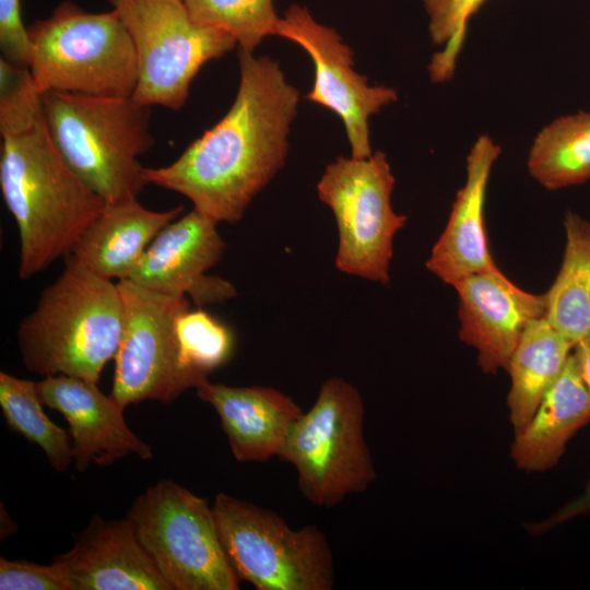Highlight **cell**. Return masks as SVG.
Returning a JSON list of instances; mask_svg holds the SVG:
<instances>
[{
  "instance_id": "1",
  "label": "cell",
  "mask_w": 590,
  "mask_h": 590,
  "mask_svg": "<svg viewBox=\"0 0 590 590\" xmlns=\"http://www.w3.org/2000/svg\"><path fill=\"white\" fill-rule=\"evenodd\" d=\"M239 85L228 111L173 163L144 167L145 181L189 199L216 223H237L283 167L299 93L279 63L239 49Z\"/></svg>"
},
{
  "instance_id": "2",
  "label": "cell",
  "mask_w": 590,
  "mask_h": 590,
  "mask_svg": "<svg viewBox=\"0 0 590 590\" xmlns=\"http://www.w3.org/2000/svg\"><path fill=\"white\" fill-rule=\"evenodd\" d=\"M1 139V193L19 229V276L27 280L69 256L106 202L63 160L45 120Z\"/></svg>"
},
{
  "instance_id": "3",
  "label": "cell",
  "mask_w": 590,
  "mask_h": 590,
  "mask_svg": "<svg viewBox=\"0 0 590 590\" xmlns=\"http://www.w3.org/2000/svg\"><path fill=\"white\" fill-rule=\"evenodd\" d=\"M61 274L40 293L34 310L19 324L17 344L25 368L92 382L115 359L123 328L117 283L104 279L72 255Z\"/></svg>"
},
{
  "instance_id": "4",
  "label": "cell",
  "mask_w": 590,
  "mask_h": 590,
  "mask_svg": "<svg viewBox=\"0 0 590 590\" xmlns=\"http://www.w3.org/2000/svg\"><path fill=\"white\" fill-rule=\"evenodd\" d=\"M50 138L71 169L106 203L138 199L148 185L139 157L155 144L151 107L132 97L47 91Z\"/></svg>"
},
{
  "instance_id": "5",
  "label": "cell",
  "mask_w": 590,
  "mask_h": 590,
  "mask_svg": "<svg viewBox=\"0 0 590 590\" xmlns=\"http://www.w3.org/2000/svg\"><path fill=\"white\" fill-rule=\"evenodd\" d=\"M27 30L28 69L42 94L132 97L139 76L137 54L114 10L92 13L67 0Z\"/></svg>"
},
{
  "instance_id": "6",
  "label": "cell",
  "mask_w": 590,
  "mask_h": 590,
  "mask_svg": "<svg viewBox=\"0 0 590 590\" xmlns=\"http://www.w3.org/2000/svg\"><path fill=\"white\" fill-rule=\"evenodd\" d=\"M365 405L355 386L331 377L293 424L279 458L292 464L302 495L332 508L365 492L377 473L364 436Z\"/></svg>"
},
{
  "instance_id": "7",
  "label": "cell",
  "mask_w": 590,
  "mask_h": 590,
  "mask_svg": "<svg viewBox=\"0 0 590 590\" xmlns=\"http://www.w3.org/2000/svg\"><path fill=\"white\" fill-rule=\"evenodd\" d=\"M212 510L239 579L257 590L333 588V554L317 526L293 530L275 511L225 493L215 496Z\"/></svg>"
},
{
  "instance_id": "8",
  "label": "cell",
  "mask_w": 590,
  "mask_h": 590,
  "mask_svg": "<svg viewBox=\"0 0 590 590\" xmlns=\"http://www.w3.org/2000/svg\"><path fill=\"white\" fill-rule=\"evenodd\" d=\"M172 590H238L212 506L173 480L139 495L126 516Z\"/></svg>"
},
{
  "instance_id": "9",
  "label": "cell",
  "mask_w": 590,
  "mask_h": 590,
  "mask_svg": "<svg viewBox=\"0 0 590 590\" xmlns=\"http://www.w3.org/2000/svg\"><path fill=\"white\" fill-rule=\"evenodd\" d=\"M125 24L138 60L132 98L180 110L200 69L234 49L228 33L198 24L181 0H107Z\"/></svg>"
},
{
  "instance_id": "10",
  "label": "cell",
  "mask_w": 590,
  "mask_h": 590,
  "mask_svg": "<svg viewBox=\"0 0 590 590\" xmlns=\"http://www.w3.org/2000/svg\"><path fill=\"white\" fill-rule=\"evenodd\" d=\"M394 181L381 151L365 158L341 156L327 165L317 191L335 217L340 271L389 284L393 238L406 222L391 205Z\"/></svg>"
},
{
  "instance_id": "11",
  "label": "cell",
  "mask_w": 590,
  "mask_h": 590,
  "mask_svg": "<svg viewBox=\"0 0 590 590\" xmlns=\"http://www.w3.org/2000/svg\"><path fill=\"white\" fill-rule=\"evenodd\" d=\"M117 285L123 302V328L110 396L122 409L146 400L172 403L194 388L182 368L176 334V320L190 308L189 300L129 279Z\"/></svg>"
},
{
  "instance_id": "12",
  "label": "cell",
  "mask_w": 590,
  "mask_h": 590,
  "mask_svg": "<svg viewBox=\"0 0 590 590\" xmlns=\"http://www.w3.org/2000/svg\"><path fill=\"white\" fill-rule=\"evenodd\" d=\"M274 35L297 44L309 55L315 80L305 98L342 120L351 156H370L369 117L398 99L396 90L369 85L367 78L354 70L353 51L338 32L318 23L305 7L292 4L280 16Z\"/></svg>"
},
{
  "instance_id": "13",
  "label": "cell",
  "mask_w": 590,
  "mask_h": 590,
  "mask_svg": "<svg viewBox=\"0 0 590 590\" xmlns=\"http://www.w3.org/2000/svg\"><path fill=\"white\" fill-rule=\"evenodd\" d=\"M217 224L194 209L173 221L149 245L129 280L162 294L189 296L198 306L236 296L232 283L205 274L225 250Z\"/></svg>"
},
{
  "instance_id": "14",
  "label": "cell",
  "mask_w": 590,
  "mask_h": 590,
  "mask_svg": "<svg viewBox=\"0 0 590 590\" xmlns=\"http://www.w3.org/2000/svg\"><path fill=\"white\" fill-rule=\"evenodd\" d=\"M453 287L459 296V338L477 352L485 374L507 369L526 328L545 314V295L529 293L497 268L471 274Z\"/></svg>"
},
{
  "instance_id": "15",
  "label": "cell",
  "mask_w": 590,
  "mask_h": 590,
  "mask_svg": "<svg viewBox=\"0 0 590 590\" xmlns=\"http://www.w3.org/2000/svg\"><path fill=\"white\" fill-rule=\"evenodd\" d=\"M44 405L58 411L69 423L73 467L84 472L91 463L109 465L129 455L153 458L149 444L127 425L123 410L103 393L96 382L57 375L36 381Z\"/></svg>"
},
{
  "instance_id": "16",
  "label": "cell",
  "mask_w": 590,
  "mask_h": 590,
  "mask_svg": "<svg viewBox=\"0 0 590 590\" xmlns=\"http://www.w3.org/2000/svg\"><path fill=\"white\" fill-rule=\"evenodd\" d=\"M73 541L52 559L70 590H172L127 517L106 520L95 515Z\"/></svg>"
},
{
  "instance_id": "17",
  "label": "cell",
  "mask_w": 590,
  "mask_h": 590,
  "mask_svg": "<svg viewBox=\"0 0 590 590\" xmlns=\"http://www.w3.org/2000/svg\"><path fill=\"white\" fill-rule=\"evenodd\" d=\"M500 148L488 135H480L467 156V178L457 192L447 225L426 261V268L444 283L491 270L494 262L485 231L486 189Z\"/></svg>"
},
{
  "instance_id": "18",
  "label": "cell",
  "mask_w": 590,
  "mask_h": 590,
  "mask_svg": "<svg viewBox=\"0 0 590 590\" xmlns=\"http://www.w3.org/2000/svg\"><path fill=\"white\" fill-rule=\"evenodd\" d=\"M194 389L217 413L232 453L243 463L278 457L303 413L291 397L271 387H231L206 378Z\"/></svg>"
},
{
  "instance_id": "19",
  "label": "cell",
  "mask_w": 590,
  "mask_h": 590,
  "mask_svg": "<svg viewBox=\"0 0 590 590\" xmlns=\"http://www.w3.org/2000/svg\"><path fill=\"white\" fill-rule=\"evenodd\" d=\"M182 211V205L152 211L138 199L106 203L70 255L104 279H129L149 245Z\"/></svg>"
},
{
  "instance_id": "20",
  "label": "cell",
  "mask_w": 590,
  "mask_h": 590,
  "mask_svg": "<svg viewBox=\"0 0 590 590\" xmlns=\"http://www.w3.org/2000/svg\"><path fill=\"white\" fill-rule=\"evenodd\" d=\"M589 421L590 391L571 352L528 425L516 434L511 447L515 463L527 471L553 467L569 438Z\"/></svg>"
},
{
  "instance_id": "21",
  "label": "cell",
  "mask_w": 590,
  "mask_h": 590,
  "mask_svg": "<svg viewBox=\"0 0 590 590\" xmlns=\"http://www.w3.org/2000/svg\"><path fill=\"white\" fill-rule=\"evenodd\" d=\"M574 347L544 316L526 328L506 369L511 380L507 404L516 434L528 425Z\"/></svg>"
},
{
  "instance_id": "22",
  "label": "cell",
  "mask_w": 590,
  "mask_h": 590,
  "mask_svg": "<svg viewBox=\"0 0 590 590\" xmlns=\"http://www.w3.org/2000/svg\"><path fill=\"white\" fill-rule=\"evenodd\" d=\"M559 271L545 293L546 320L574 345L590 334V222L568 212Z\"/></svg>"
},
{
  "instance_id": "23",
  "label": "cell",
  "mask_w": 590,
  "mask_h": 590,
  "mask_svg": "<svg viewBox=\"0 0 590 590\" xmlns=\"http://www.w3.org/2000/svg\"><path fill=\"white\" fill-rule=\"evenodd\" d=\"M528 169L547 190L590 180V111L563 116L545 126L533 140Z\"/></svg>"
},
{
  "instance_id": "24",
  "label": "cell",
  "mask_w": 590,
  "mask_h": 590,
  "mask_svg": "<svg viewBox=\"0 0 590 590\" xmlns=\"http://www.w3.org/2000/svg\"><path fill=\"white\" fill-rule=\"evenodd\" d=\"M36 381L0 373V408L7 426L37 445L49 464L64 472L73 464L71 436L45 413Z\"/></svg>"
},
{
  "instance_id": "25",
  "label": "cell",
  "mask_w": 590,
  "mask_h": 590,
  "mask_svg": "<svg viewBox=\"0 0 590 590\" xmlns=\"http://www.w3.org/2000/svg\"><path fill=\"white\" fill-rule=\"evenodd\" d=\"M176 334L182 368L194 388L224 366L235 351L234 331L201 308H189L178 316Z\"/></svg>"
},
{
  "instance_id": "26",
  "label": "cell",
  "mask_w": 590,
  "mask_h": 590,
  "mask_svg": "<svg viewBox=\"0 0 590 590\" xmlns=\"http://www.w3.org/2000/svg\"><path fill=\"white\" fill-rule=\"evenodd\" d=\"M190 16L204 26L231 34L240 50L253 52L274 35L280 19L273 0H181Z\"/></svg>"
},
{
  "instance_id": "27",
  "label": "cell",
  "mask_w": 590,
  "mask_h": 590,
  "mask_svg": "<svg viewBox=\"0 0 590 590\" xmlns=\"http://www.w3.org/2000/svg\"><path fill=\"white\" fill-rule=\"evenodd\" d=\"M486 0H424L428 32L434 45L441 46L428 66L433 82L445 83L455 73L464 44L468 23Z\"/></svg>"
},
{
  "instance_id": "28",
  "label": "cell",
  "mask_w": 590,
  "mask_h": 590,
  "mask_svg": "<svg viewBox=\"0 0 590 590\" xmlns=\"http://www.w3.org/2000/svg\"><path fill=\"white\" fill-rule=\"evenodd\" d=\"M44 120L42 93L28 68L0 58V134L22 133Z\"/></svg>"
},
{
  "instance_id": "29",
  "label": "cell",
  "mask_w": 590,
  "mask_h": 590,
  "mask_svg": "<svg viewBox=\"0 0 590 590\" xmlns=\"http://www.w3.org/2000/svg\"><path fill=\"white\" fill-rule=\"evenodd\" d=\"M0 590H70L60 568L0 557Z\"/></svg>"
},
{
  "instance_id": "30",
  "label": "cell",
  "mask_w": 590,
  "mask_h": 590,
  "mask_svg": "<svg viewBox=\"0 0 590 590\" xmlns=\"http://www.w3.org/2000/svg\"><path fill=\"white\" fill-rule=\"evenodd\" d=\"M0 58L28 68L31 40L22 20L21 0H0Z\"/></svg>"
},
{
  "instance_id": "31",
  "label": "cell",
  "mask_w": 590,
  "mask_h": 590,
  "mask_svg": "<svg viewBox=\"0 0 590 590\" xmlns=\"http://www.w3.org/2000/svg\"><path fill=\"white\" fill-rule=\"evenodd\" d=\"M588 512H590V481L588 482L586 489L580 496L573 499L570 503L559 509L555 515H553L548 520L543 522L542 527L551 528L555 524H559L574 517H578Z\"/></svg>"
},
{
  "instance_id": "32",
  "label": "cell",
  "mask_w": 590,
  "mask_h": 590,
  "mask_svg": "<svg viewBox=\"0 0 590 590\" xmlns=\"http://www.w3.org/2000/svg\"><path fill=\"white\" fill-rule=\"evenodd\" d=\"M581 377L590 391V334L578 342L574 347Z\"/></svg>"
}]
</instances>
